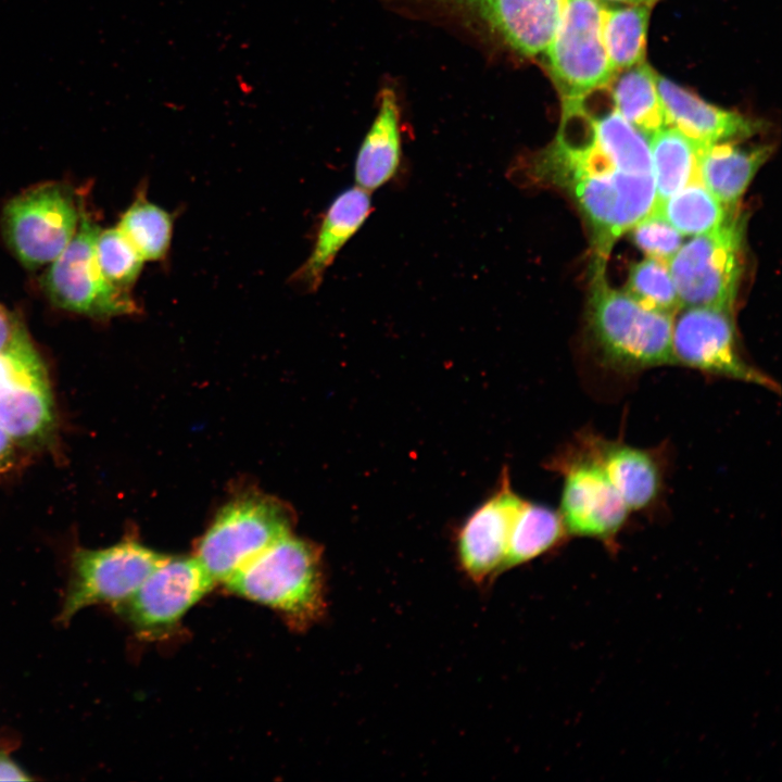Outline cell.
<instances>
[{
    "label": "cell",
    "mask_w": 782,
    "mask_h": 782,
    "mask_svg": "<svg viewBox=\"0 0 782 782\" xmlns=\"http://www.w3.org/2000/svg\"><path fill=\"white\" fill-rule=\"evenodd\" d=\"M146 261L163 260L171 248L174 219L171 213L138 194L116 226Z\"/></svg>",
    "instance_id": "26"
},
{
    "label": "cell",
    "mask_w": 782,
    "mask_h": 782,
    "mask_svg": "<svg viewBox=\"0 0 782 782\" xmlns=\"http://www.w3.org/2000/svg\"><path fill=\"white\" fill-rule=\"evenodd\" d=\"M568 537L558 510L525 499L513 522L504 570L544 555Z\"/></svg>",
    "instance_id": "22"
},
{
    "label": "cell",
    "mask_w": 782,
    "mask_h": 782,
    "mask_svg": "<svg viewBox=\"0 0 782 782\" xmlns=\"http://www.w3.org/2000/svg\"><path fill=\"white\" fill-rule=\"evenodd\" d=\"M733 211L727 210L702 180H694L669 198L654 203L651 212L681 235L697 236L721 225Z\"/></svg>",
    "instance_id": "24"
},
{
    "label": "cell",
    "mask_w": 782,
    "mask_h": 782,
    "mask_svg": "<svg viewBox=\"0 0 782 782\" xmlns=\"http://www.w3.org/2000/svg\"><path fill=\"white\" fill-rule=\"evenodd\" d=\"M12 442L13 441L0 428V469H3L9 464L13 452Z\"/></svg>",
    "instance_id": "33"
},
{
    "label": "cell",
    "mask_w": 782,
    "mask_h": 782,
    "mask_svg": "<svg viewBox=\"0 0 782 782\" xmlns=\"http://www.w3.org/2000/svg\"><path fill=\"white\" fill-rule=\"evenodd\" d=\"M96 255L104 277L114 286L129 290L138 279L144 260L117 228L100 230Z\"/></svg>",
    "instance_id": "28"
},
{
    "label": "cell",
    "mask_w": 782,
    "mask_h": 782,
    "mask_svg": "<svg viewBox=\"0 0 782 782\" xmlns=\"http://www.w3.org/2000/svg\"><path fill=\"white\" fill-rule=\"evenodd\" d=\"M656 77L657 74L643 61L625 68L611 83L615 109L647 139L669 126Z\"/></svg>",
    "instance_id": "21"
},
{
    "label": "cell",
    "mask_w": 782,
    "mask_h": 782,
    "mask_svg": "<svg viewBox=\"0 0 782 782\" xmlns=\"http://www.w3.org/2000/svg\"><path fill=\"white\" fill-rule=\"evenodd\" d=\"M41 366L42 363L27 338L0 352V390L16 377Z\"/></svg>",
    "instance_id": "30"
},
{
    "label": "cell",
    "mask_w": 782,
    "mask_h": 782,
    "mask_svg": "<svg viewBox=\"0 0 782 782\" xmlns=\"http://www.w3.org/2000/svg\"><path fill=\"white\" fill-rule=\"evenodd\" d=\"M524 500L504 469L497 488L461 525L456 556L472 582L483 584L504 571L510 530Z\"/></svg>",
    "instance_id": "13"
},
{
    "label": "cell",
    "mask_w": 782,
    "mask_h": 782,
    "mask_svg": "<svg viewBox=\"0 0 782 782\" xmlns=\"http://www.w3.org/2000/svg\"><path fill=\"white\" fill-rule=\"evenodd\" d=\"M401 163L400 113L395 93L386 88L379 111L356 155V186L368 192L388 182Z\"/></svg>",
    "instance_id": "19"
},
{
    "label": "cell",
    "mask_w": 782,
    "mask_h": 782,
    "mask_svg": "<svg viewBox=\"0 0 782 782\" xmlns=\"http://www.w3.org/2000/svg\"><path fill=\"white\" fill-rule=\"evenodd\" d=\"M657 89L669 126L695 142L708 144L754 135L759 123L717 108L657 74Z\"/></svg>",
    "instance_id": "16"
},
{
    "label": "cell",
    "mask_w": 782,
    "mask_h": 782,
    "mask_svg": "<svg viewBox=\"0 0 782 782\" xmlns=\"http://www.w3.org/2000/svg\"><path fill=\"white\" fill-rule=\"evenodd\" d=\"M655 179V202H660L694 180H701L698 142L667 126L648 138Z\"/></svg>",
    "instance_id": "23"
},
{
    "label": "cell",
    "mask_w": 782,
    "mask_h": 782,
    "mask_svg": "<svg viewBox=\"0 0 782 782\" xmlns=\"http://www.w3.org/2000/svg\"><path fill=\"white\" fill-rule=\"evenodd\" d=\"M770 153L768 147L746 149L728 141L699 143L701 180L727 210H736L739 200Z\"/></svg>",
    "instance_id": "18"
},
{
    "label": "cell",
    "mask_w": 782,
    "mask_h": 782,
    "mask_svg": "<svg viewBox=\"0 0 782 782\" xmlns=\"http://www.w3.org/2000/svg\"><path fill=\"white\" fill-rule=\"evenodd\" d=\"M626 292L642 305L670 315L681 307L667 263L655 257L631 266Z\"/></svg>",
    "instance_id": "27"
},
{
    "label": "cell",
    "mask_w": 782,
    "mask_h": 782,
    "mask_svg": "<svg viewBox=\"0 0 782 782\" xmlns=\"http://www.w3.org/2000/svg\"><path fill=\"white\" fill-rule=\"evenodd\" d=\"M166 556L137 542L125 541L101 550H81L74 555L62 621L80 609L100 603L114 607L134 595Z\"/></svg>",
    "instance_id": "11"
},
{
    "label": "cell",
    "mask_w": 782,
    "mask_h": 782,
    "mask_svg": "<svg viewBox=\"0 0 782 782\" xmlns=\"http://www.w3.org/2000/svg\"><path fill=\"white\" fill-rule=\"evenodd\" d=\"M600 0H566L546 48L548 72L564 100L585 98L616 75L602 37Z\"/></svg>",
    "instance_id": "9"
},
{
    "label": "cell",
    "mask_w": 782,
    "mask_h": 782,
    "mask_svg": "<svg viewBox=\"0 0 782 782\" xmlns=\"http://www.w3.org/2000/svg\"><path fill=\"white\" fill-rule=\"evenodd\" d=\"M483 22L504 43L526 56L548 47L566 0H440Z\"/></svg>",
    "instance_id": "15"
},
{
    "label": "cell",
    "mask_w": 782,
    "mask_h": 782,
    "mask_svg": "<svg viewBox=\"0 0 782 782\" xmlns=\"http://www.w3.org/2000/svg\"><path fill=\"white\" fill-rule=\"evenodd\" d=\"M573 440L602 467L631 513L658 504L666 479V461L659 449L607 439L590 428L582 429Z\"/></svg>",
    "instance_id": "14"
},
{
    "label": "cell",
    "mask_w": 782,
    "mask_h": 782,
    "mask_svg": "<svg viewBox=\"0 0 782 782\" xmlns=\"http://www.w3.org/2000/svg\"><path fill=\"white\" fill-rule=\"evenodd\" d=\"M100 227L80 213L77 230L52 262L43 288L56 306L92 317H112L138 311L129 290L112 285L103 275L96 255Z\"/></svg>",
    "instance_id": "10"
},
{
    "label": "cell",
    "mask_w": 782,
    "mask_h": 782,
    "mask_svg": "<svg viewBox=\"0 0 782 782\" xmlns=\"http://www.w3.org/2000/svg\"><path fill=\"white\" fill-rule=\"evenodd\" d=\"M527 167L534 181L572 197L591 228L593 260L607 262L616 240L655 202L654 173L634 166L597 138L583 98L563 101L555 140Z\"/></svg>",
    "instance_id": "1"
},
{
    "label": "cell",
    "mask_w": 782,
    "mask_h": 782,
    "mask_svg": "<svg viewBox=\"0 0 782 782\" xmlns=\"http://www.w3.org/2000/svg\"><path fill=\"white\" fill-rule=\"evenodd\" d=\"M289 534L283 508L263 496H245L225 506L202 537L195 558L216 582L234 573Z\"/></svg>",
    "instance_id": "8"
},
{
    "label": "cell",
    "mask_w": 782,
    "mask_h": 782,
    "mask_svg": "<svg viewBox=\"0 0 782 782\" xmlns=\"http://www.w3.org/2000/svg\"><path fill=\"white\" fill-rule=\"evenodd\" d=\"M80 212L70 188L60 182L34 186L3 209L2 230L11 251L28 268L52 263L74 237Z\"/></svg>",
    "instance_id": "7"
},
{
    "label": "cell",
    "mask_w": 782,
    "mask_h": 782,
    "mask_svg": "<svg viewBox=\"0 0 782 782\" xmlns=\"http://www.w3.org/2000/svg\"><path fill=\"white\" fill-rule=\"evenodd\" d=\"M746 217L736 210L712 230L697 235L668 261L681 307L732 310L744 268Z\"/></svg>",
    "instance_id": "4"
},
{
    "label": "cell",
    "mask_w": 782,
    "mask_h": 782,
    "mask_svg": "<svg viewBox=\"0 0 782 782\" xmlns=\"http://www.w3.org/2000/svg\"><path fill=\"white\" fill-rule=\"evenodd\" d=\"M634 243L651 257L668 263L682 243V237L668 222L649 212L632 228Z\"/></svg>",
    "instance_id": "29"
},
{
    "label": "cell",
    "mask_w": 782,
    "mask_h": 782,
    "mask_svg": "<svg viewBox=\"0 0 782 782\" xmlns=\"http://www.w3.org/2000/svg\"><path fill=\"white\" fill-rule=\"evenodd\" d=\"M684 308L672 323L673 365L711 377L752 383L777 393L780 391L778 382L743 354L732 310L716 306Z\"/></svg>",
    "instance_id": "6"
},
{
    "label": "cell",
    "mask_w": 782,
    "mask_h": 782,
    "mask_svg": "<svg viewBox=\"0 0 782 782\" xmlns=\"http://www.w3.org/2000/svg\"><path fill=\"white\" fill-rule=\"evenodd\" d=\"M215 581L193 557H168L138 590L115 608L142 632L173 626L206 594Z\"/></svg>",
    "instance_id": "12"
},
{
    "label": "cell",
    "mask_w": 782,
    "mask_h": 782,
    "mask_svg": "<svg viewBox=\"0 0 782 782\" xmlns=\"http://www.w3.org/2000/svg\"><path fill=\"white\" fill-rule=\"evenodd\" d=\"M225 584L231 592L276 608L299 622L312 620L323 609L318 553L290 534L256 555Z\"/></svg>",
    "instance_id": "3"
},
{
    "label": "cell",
    "mask_w": 782,
    "mask_h": 782,
    "mask_svg": "<svg viewBox=\"0 0 782 782\" xmlns=\"http://www.w3.org/2000/svg\"><path fill=\"white\" fill-rule=\"evenodd\" d=\"M43 366L21 375L0 390V428L12 441L41 437L53 420Z\"/></svg>",
    "instance_id": "20"
},
{
    "label": "cell",
    "mask_w": 782,
    "mask_h": 782,
    "mask_svg": "<svg viewBox=\"0 0 782 782\" xmlns=\"http://www.w3.org/2000/svg\"><path fill=\"white\" fill-rule=\"evenodd\" d=\"M606 264L592 263L588 328L597 361L620 376L673 365V315L642 305L609 287Z\"/></svg>",
    "instance_id": "2"
},
{
    "label": "cell",
    "mask_w": 782,
    "mask_h": 782,
    "mask_svg": "<svg viewBox=\"0 0 782 782\" xmlns=\"http://www.w3.org/2000/svg\"><path fill=\"white\" fill-rule=\"evenodd\" d=\"M547 468L563 478L558 513L568 535L615 546L631 512L602 467L572 439Z\"/></svg>",
    "instance_id": "5"
},
{
    "label": "cell",
    "mask_w": 782,
    "mask_h": 782,
    "mask_svg": "<svg viewBox=\"0 0 782 782\" xmlns=\"http://www.w3.org/2000/svg\"><path fill=\"white\" fill-rule=\"evenodd\" d=\"M30 780L25 772L9 757L0 755V781Z\"/></svg>",
    "instance_id": "32"
},
{
    "label": "cell",
    "mask_w": 782,
    "mask_h": 782,
    "mask_svg": "<svg viewBox=\"0 0 782 782\" xmlns=\"http://www.w3.org/2000/svg\"><path fill=\"white\" fill-rule=\"evenodd\" d=\"M25 331L20 328L17 321L0 306V352L5 351L24 340Z\"/></svg>",
    "instance_id": "31"
},
{
    "label": "cell",
    "mask_w": 782,
    "mask_h": 782,
    "mask_svg": "<svg viewBox=\"0 0 782 782\" xmlns=\"http://www.w3.org/2000/svg\"><path fill=\"white\" fill-rule=\"evenodd\" d=\"M613 1L625 2V3H628V4H643V5L651 7V5H653L657 0H613Z\"/></svg>",
    "instance_id": "34"
},
{
    "label": "cell",
    "mask_w": 782,
    "mask_h": 782,
    "mask_svg": "<svg viewBox=\"0 0 782 782\" xmlns=\"http://www.w3.org/2000/svg\"><path fill=\"white\" fill-rule=\"evenodd\" d=\"M649 8L643 4H630L620 9L603 8V42L616 72L644 61Z\"/></svg>",
    "instance_id": "25"
},
{
    "label": "cell",
    "mask_w": 782,
    "mask_h": 782,
    "mask_svg": "<svg viewBox=\"0 0 782 782\" xmlns=\"http://www.w3.org/2000/svg\"><path fill=\"white\" fill-rule=\"evenodd\" d=\"M371 212L369 192L358 186L343 190L327 209L313 249L294 279L317 289L338 253L360 230Z\"/></svg>",
    "instance_id": "17"
}]
</instances>
